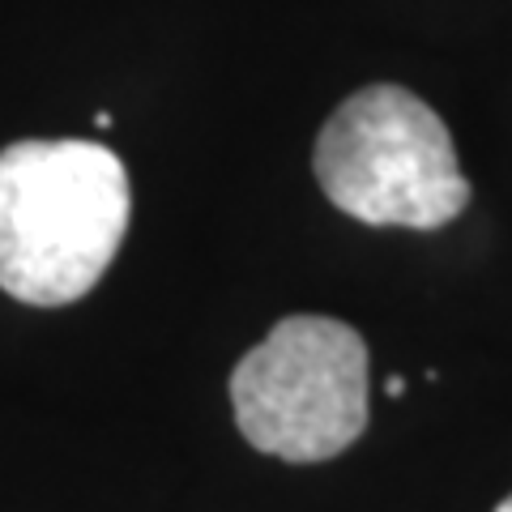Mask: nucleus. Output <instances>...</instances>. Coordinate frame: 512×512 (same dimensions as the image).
Returning <instances> with one entry per match:
<instances>
[{"label": "nucleus", "instance_id": "f257e3e1", "mask_svg": "<svg viewBox=\"0 0 512 512\" xmlns=\"http://www.w3.org/2000/svg\"><path fill=\"white\" fill-rule=\"evenodd\" d=\"M128 218V171L99 141L0 150V291L35 308L90 295L116 261Z\"/></svg>", "mask_w": 512, "mask_h": 512}, {"label": "nucleus", "instance_id": "39448f33", "mask_svg": "<svg viewBox=\"0 0 512 512\" xmlns=\"http://www.w3.org/2000/svg\"><path fill=\"white\" fill-rule=\"evenodd\" d=\"M495 512H512V495H508V500H504L500 508H495Z\"/></svg>", "mask_w": 512, "mask_h": 512}, {"label": "nucleus", "instance_id": "f03ea898", "mask_svg": "<svg viewBox=\"0 0 512 512\" xmlns=\"http://www.w3.org/2000/svg\"><path fill=\"white\" fill-rule=\"evenodd\" d=\"M316 184L367 227L436 231L470 205L448 124L406 86H363L316 137Z\"/></svg>", "mask_w": 512, "mask_h": 512}, {"label": "nucleus", "instance_id": "20e7f679", "mask_svg": "<svg viewBox=\"0 0 512 512\" xmlns=\"http://www.w3.org/2000/svg\"><path fill=\"white\" fill-rule=\"evenodd\" d=\"M384 393H389V397H402V393H406V380H402V376H393L389 384H384Z\"/></svg>", "mask_w": 512, "mask_h": 512}, {"label": "nucleus", "instance_id": "7ed1b4c3", "mask_svg": "<svg viewBox=\"0 0 512 512\" xmlns=\"http://www.w3.org/2000/svg\"><path fill=\"white\" fill-rule=\"evenodd\" d=\"M235 423L252 448L312 466L367 431V342L333 316H286L231 372Z\"/></svg>", "mask_w": 512, "mask_h": 512}]
</instances>
